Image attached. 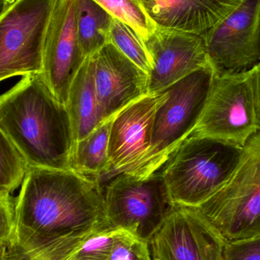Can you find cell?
<instances>
[{
  "mask_svg": "<svg viewBox=\"0 0 260 260\" xmlns=\"http://www.w3.org/2000/svg\"><path fill=\"white\" fill-rule=\"evenodd\" d=\"M15 198L14 244L20 260H49L76 250L95 234L111 229L105 192L96 179L72 170L31 167Z\"/></svg>",
  "mask_w": 260,
  "mask_h": 260,
  "instance_id": "obj_1",
  "label": "cell"
},
{
  "mask_svg": "<svg viewBox=\"0 0 260 260\" xmlns=\"http://www.w3.org/2000/svg\"><path fill=\"white\" fill-rule=\"evenodd\" d=\"M0 131L31 167L70 170L75 139L68 110L41 73L23 76L1 96Z\"/></svg>",
  "mask_w": 260,
  "mask_h": 260,
  "instance_id": "obj_2",
  "label": "cell"
},
{
  "mask_svg": "<svg viewBox=\"0 0 260 260\" xmlns=\"http://www.w3.org/2000/svg\"><path fill=\"white\" fill-rule=\"evenodd\" d=\"M244 147L207 138L189 137L161 171L172 203L196 209L232 177Z\"/></svg>",
  "mask_w": 260,
  "mask_h": 260,
  "instance_id": "obj_3",
  "label": "cell"
},
{
  "mask_svg": "<svg viewBox=\"0 0 260 260\" xmlns=\"http://www.w3.org/2000/svg\"><path fill=\"white\" fill-rule=\"evenodd\" d=\"M214 76L215 73L209 66L166 90V98L154 117L151 148L146 156L125 174L145 178L161 171L195 128Z\"/></svg>",
  "mask_w": 260,
  "mask_h": 260,
  "instance_id": "obj_4",
  "label": "cell"
},
{
  "mask_svg": "<svg viewBox=\"0 0 260 260\" xmlns=\"http://www.w3.org/2000/svg\"><path fill=\"white\" fill-rule=\"evenodd\" d=\"M225 242L260 235V133L248 141L227 183L195 209Z\"/></svg>",
  "mask_w": 260,
  "mask_h": 260,
  "instance_id": "obj_5",
  "label": "cell"
},
{
  "mask_svg": "<svg viewBox=\"0 0 260 260\" xmlns=\"http://www.w3.org/2000/svg\"><path fill=\"white\" fill-rule=\"evenodd\" d=\"M105 203L111 229L128 231L148 243L177 207L161 171L145 178L118 174L105 189Z\"/></svg>",
  "mask_w": 260,
  "mask_h": 260,
  "instance_id": "obj_6",
  "label": "cell"
},
{
  "mask_svg": "<svg viewBox=\"0 0 260 260\" xmlns=\"http://www.w3.org/2000/svg\"><path fill=\"white\" fill-rule=\"evenodd\" d=\"M258 132L250 72L215 75L201 115L189 137L207 138L244 147Z\"/></svg>",
  "mask_w": 260,
  "mask_h": 260,
  "instance_id": "obj_7",
  "label": "cell"
},
{
  "mask_svg": "<svg viewBox=\"0 0 260 260\" xmlns=\"http://www.w3.org/2000/svg\"><path fill=\"white\" fill-rule=\"evenodd\" d=\"M53 0H17L0 16V79L42 73Z\"/></svg>",
  "mask_w": 260,
  "mask_h": 260,
  "instance_id": "obj_8",
  "label": "cell"
},
{
  "mask_svg": "<svg viewBox=\"0 0 260 260\" xmlns=\"http://www.w3.org/2000/svg\"><path fill=\"white\" fill-rule=\"evenodd\" d=\"M204 38L215 75L253 71L260 65V0H243Z\"/></svg>",
  "mask_w": 260,
  "mask_h": 260,
  "instance_id": "obj_9",
  "label": "cell"
},
{
  "mask_svg": "<svg viewBox=\"0 0 260 260\" xmlns=\"http://www.w3.org/2000/svg\"><path fill=\"white\" fill-rule=\"evenodd\" d=\"M85 59L78 38L76 0H53L44 38L41 74L64 105L72 82Z\"/></svg>",
  "mask_w": 260,
  "mask_h": 260,
  "instance_id": "obj_10",
  "label": "cell"
},
{
  "mask_svg": "<svg viewBox=\"0 0 260 260\" xmlns=\"http://www.w3.org/2000/svg\"><path fill=\"white\" fill-rule=\"evenodd\" d=\"M225 243L195 209L177 206L149 245L153 260H225Z\"/></svg>",
  "mask_w": 260,
  "mask_h": 260,
  "instance_id": "obj_11",
  "label": "cell"
},
{
  "mask_svg": "<svg viewBox=\"0 0 260 260\" xmlns=\"http://www.w3.org/2000/svg\"><path fill=\"white\" fill-rule=\"evenodd\" d=\"M151 55L149 94H157L197 70L210 66L203 35L156 27L145 40Z\"/></svg>",
  "mask_w": 260,
  "mask_h": 260,
  "instance_id": "obj_12",
  "label": "cell"
},
{
  "mask_svg": "<svg viewBox=\"0 0 260 260\" xmlns=\"http://www.w3.org/2000/svg\"><path fill=\"white\" fill-rule=\"evenodd\" d=\"M95 82L104 121L149 94V75L111 43L92 56Z\"/></svg>",
  "mask_w": 260,
  "mask_h": 260,
  "instance_id": "obj_13",
  "label": "cell"
},
{
  "mask_svg": "<svg viewBox=\"0 0 260 260\" xmlns=\"http://www.w3.org/2000/svg\"><path fill=\"white\" fill-rule=\"evenodd\" d=\"M166 96V91L148 94L114 116L108 142L111 172L116 175L128 172L148 154L154 117Z\"/></svg>",
  "mask_w": 260,
  "mask_h": 260,
  "instance_id": "obj_14",
  "label": "cell"
},
{
  "mask_svg": "<svg viewBox=\"0 0 260 260\" xmlns=\"http://www.w3.org/2000/svg\"><path fill=\"white\" fill-rule=\"evenodd\" d=\"M159 28L204 36L232 13L243 0H138Z\"/></svg>",
  "mask_w": 260,
  "mask_h": 260,
  "instance_id": "obj_15",
  "label": "cell"
},
{
  "mask_svg": "<svg viewBox=\"0 0 260 260\" xmlns=\"http://www.w3.org/2000/svg\"><path fill=\"white\" fill-rule=\"evenodd\" d=\"M75 144L103 123L95 82L94 62L86 58L72 82L67 105Z\"/></svg>",
  "mask_w": 260,
  "mask_h": 260,
  "instance_id": "obj_16",
  "label": "cell"
},
{
  "mask_svg": "<svg viewBox=\"0 0 260 260\" xmlns=\"http://www.w3.org/2000/svg\"><path fill=\"white\" fill-rule=\"evenodd\" d=\"M114 117L101 123L75 144L70 170L90 178L111 172L108 142Z\"/></svg>",
  "mask_w": 260,
  "mask_h": 260,
  "instance_id": "obj_17",
  "label": "cell"
},
{
  "mask_svg": "<svg viewBox=\"0 0 260 260\" xmlns=\"http://www.w3.org/2000/svg\"><path fill=\"white\" fill-rule=\"evenodd\" d=\"M114 18L94 0H76L78 38L85 58L96 54L109 43Z\"/></svg>",
  "mask_w": 260,
  "mask_h": 260,
  "instance_id": "obj_18",
  "label": "cell"
},
{
  "mask_svg": "<svg viewBox=\"0 0 260 260\" xmlns=\"http://www.w3.org/2000/svg\"><path fill=\"white\" fill-rule=\"evenodd\" d=\"M0 132V192L12 194L22 185L31 165L19 148Z\"/></svg>",
  "mask_w": 260,
  "mask_h": 260,
  "instance_id": "obj_19",
  "label": "cell"
},
{
  "mask_svg": "<svg viewBox=\"0 0 260 260\" xmlns=\"http://www.w3.org/2000/svg\"><path fill=\"white\" fill-rule=\"evenodd\" d=\"M109 43L149 75L152 69L151 55L145 40L131 26L114 18L110 30Z\"/></svg>",
  "mask_w": 260,
  "mask_h": 260,
  "instance_id": "obj_20",
  "label": "cell"
},
{
  "mask_svg": "<svg viewBox=\"0 0 260 260\" xmlns=\"http://www.w3.org/2000/svg\"><path fill=\"white\" fill-rule=\"evenodd\" d=\"M114 18L131 26L143 40L147 39L156 27L140 6L138 0H94Z\"/></svg>",
  "mask_w": 260,
  "mask_h": 260,
  "instance_id": "obj_21",
  "label": "cell"
},
{
  "mask_svg": "<svg viewBox=\"0 0 260 260\" xmlns=\"http://www.w3.org/2000/svg\"><path fill=\"white\" fill-rule=\"evenodd\" d=\"M117 232L108 229L92 235L64 260H111Z\"/></svg>",
  "mask_w": 260,
  "mask_h": 260,
  "instance_id": "obj_22",
  "label": "cell"
},
{
  "mask_svg": "<svg viewBox=\"0 0 260 260\" xmlns=\"http://www.w3.org/2000/svg\"><path fill=\"white\" fill-rule=\"evenodd\" d=\"M111 260H153L149 243L128 231L118 229Z\"/></svg>",
  "mask_w": 260,
  "mask_h": 260,
  "instance_id": "obj_23",
  "label": "cell"
},
{
  "mask_svg": "<svg viewBox=\"0 0 260 260\" xmlns=\"http://www.w3.org/2000/svg\"><path fill=\"white\" fill-rule=\"evenodd\" d=\"M15 229V198L0 192V244L9 247L14 244Z\"/></svg>",
  "mask_w": 260,
  "mask_h": 260,
  "instance_id": "obj_24",
  "label": "cell"
},
{
  "mask_svg": "<svg viewBox=\"0 0 260 260\" xmlns=\"http://www.w3.org/2000/svg\"><path fill=\"white\" fill-rule=\"evenodd\" d=\"M225 260H260V235L226 242Z\"/></svg>",
  "mask_w": 260,
  "mask_h": 260,
  "instance_id": "obj_25",
  "label": "cell"
},
{
  "mask_svg": "<svg viewBox=\"0 0 260 260\" xmlns=\"http://www.w3.org/2000/svg\"><path fill=\"white\" fill-rule=\"evenodd\" d=\"M252 87L254 94L255 107H256V121L258 130L260 133V65L250 72Z\"/></svg>",
  "mask_w": 260,
  "mask_h": 260,
  "instance_id": "obj_26",
  "label": "cell"
},
{
  "mask_svg": "<svg viewBox=\"0 0 260 260\" xmlns=\"http://www.w3.org/2000/svg\"><path fill=\"white\" fill-rule=\"evenodd\" d=\"M17 0H1V5H2V12H6V10L9 9L14 3L16 2Z\"/></svg>",
  "mask_w": 260,
  "mask_h": 260,
  "instance_id": "obj_27",
  "label": "cell"
}]
</instances>
